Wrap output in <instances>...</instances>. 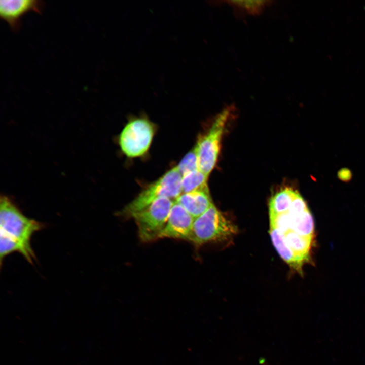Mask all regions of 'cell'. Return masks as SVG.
<instances>
[{"label":"cell","mask_w":365,"mask_h":365,"mask_svg":"<svg viewBox=\"0 0 365 365\" xmlns=\"http://www.w3.org/2000/svg\"><path fill=\"white\" fill-rule=\"evenodd\" d=\"M181 178L177 167H173L146 187L120 211L119 215L125 218H131L134 214L158 199L168 198L175 200L182 194Z\"/></svg>","instance_id":"cell-1"},{"label":"cell","mask_w":365,"mask_h":365,"mask_svg":"<svg viewBox=\"0 0 365 365\" xmlns=\"http://www.w3.org/2000/svg\"><path fill=\"white\" fill-rule=\"evenodd\" d=\"M43 227L39 222L26 217L7 196L0 198V233L16 240L33 251L30 239Z\"/></svg>","instance_id":"cell-2"},{"label":"cell","mask_w":365,"mask_h":365,"mask_svg":"<svg viewBox=\"0 0 365 365\" xmlns=\"http://www.w3.org/2000/svg\"><path fill=\"white\" fill-rule=\"evenodd\" d=\"M234 110L233 105L227 106L223 109L215 116L207 132L200 137L196 144L199 169L208 176L216 164L223 132Z\"/></svg>","instance_id":"cell-3"},{"label":"cell","mask_w":365,"mask_h":365,"mask_svg":"<svg viewBox=\"0 0 365 365\" xmlns=\"http://www.w3.org/2000/svg\"><path fill=\"white\" fill-rule=\"evenodd\" d=\"M237 231V227L213 204L194 220L190 241L202 245L212 241L227 239Z\"/></svg>","instance_id":"cell-4"},{"label":"cell","mask_w":365,"mask_h":365,"mask_svg":"<svg viewBox=\"0 0 365 365\" xmlns=\"http://www.w3.org/2000/svg\"><path fill=\"white\" fill-rule=\"evenodd\" d=\"M174 201L168 198L158 199L132 216L142 242H149L159 239Z\"/></svg>","instance_id":"cell-5"},{"label":"cell","mask_w":365,"mask_h":365,"mask_svg":"<svg viewBox=\"0 0 365 365\" xmlns=\"http://www.w3.org/2000/svg\"><path fill=\"white\" fill-rule=\"evenodd\" d=\"M155 131L154 124L148 118L141 117L131 119L119 135L121 151L129 158L144 155L151 145Z\"/></svg>","instance_id":"cell-6"},{"label":"cell","mask_w":365,"mask_h":365,"mask_svg":"<svg viewBox=\"0 0 365 365\" xmlns=\"http://www.w3.org/2000/svg\"><path fill=\"white\" fill-rule=\"evenodd\" d=\"M195 218L175 201L159 238H170L190 241Z\"/></svg>","instance_id":"cell-7"},{"label":"cell","mask_w":365,"mask_h":365,"mask_svg":"<svg viewBox=\"0 0 365 365\" xmlns=\"http://www.w3.org/2000/svg\"><path fill=\"white\" fill-rule=\"evenodd\" d=\"M44 8V3L42 1L1 0L0 16L12 30L17 32L21 28V19L25 14L31 11L40 14Z\"/></svg>","instance_id":"cell-8"},{"label":"cell","mask_w":365,"mask_h":365,"mask_svg":"<svg viewBox=\"0 0 365 365\" xmlns=\"http://www.w3.org/2000/svg\"><path fill=\"white\" fill-rule=\"evenodd\" d=\"M175 201L195 219L204 213L213 204L208 189L182 193Z\"/></svg>","instance_id":"cell-9"},{"label":"cell","mask_w":365,"mask_h":365,"mask_svg":"<svg viewBox=\"0 0 365 365\" xmlns=\"http://www.w3.org/2000/svg\"><path fill=\"white\" fill-rule=\"evenodd\" d=\"M269 232L273 244L280 256L291 268L301 273L305 263L287 245L284 234L272 228H270Z\"/></svg>","instance_id":"cell-10"},{"label":"cell","mask_w":365,"mask_h":365,"mask_svg":"<svg viewBox=\"0 0 365 365\" xmlns=\"http://www.w3.org/2000/svg\"><path fill=\"white\" fill-rule=\"evenodd\" d=\"M286 243L304 263L310 260V252L313 238L302 236L290 230L284 234Z\"/></svg>","instance_id":"cell-11"},{"label":"cell","mask_w":365,"mask_h":365,"mask_svg":"<svg viewBox=\"0 0 365 365\" xmlns=\"http://www.w3.org/2000/svg\"><path fill=\"white\" fill-rule=\"evenodd\" d=\"M233 8L236 15H260L273 1L267 0H230L225 1Z\"/></svg>","instance_id":"cell-12"},{"label":"cell","mask_w":365,"mask_h":365,"mask_svg":"<svg viewBox=\"0 0 365 365\" xmlns=\"http://www.w3.org/2000/svg\"><path fill=\"white\" fill-rule=\"evenodd\" d=\"M299 193L290 188H285L276 193L270 200L269 214L287 212Z\"/></svg>","instance_id":"cell-13"},{"label":"cell","mask_w":365,"mask_h":365,"mask_svg":"<svg viewBox=\"0 0 365 365\" xmlns=\"http://www.w3.org/2000/svg\"><path fill=\"white\" fill-rule=\"evenodd\" d=\"M13 252H19L30 263L35 259L33 251L28 250L19 242L0 233V260L1 264L7 255Z\"/></svg>","instance_id":"cell-14"},{"label":"cell","mask_w":365,"mask_h":365,"mask_svg":"<svg viewBox=\"0 0 365 365\" xmlns=\"http://www.w3.org/2000/svg\"><path fill=\"white\" fill-rule=\"evenodd\" d=\"M208 177L199 169L183 176L181 180L182 193L208 190L207 184Z\"/></svg>","instance_id":"cell-15"},{"label":"cell","mask_w":365,"mask_h":365,"mask_svg":"<svg viewBox=\"0 0 365 365\" xmlns=\"http://www.w3.org/2000/svg\"><path fill=\"white\" fill-rule=\"evenodd\" d=\"M291 216L292 217L291 230L302 236L314 237V223L309 209L300 214Z\"/></svg>","instance_id":"cell-16"},{"label":"cell","mask_w":365,"mask_h":365,"mask_svg":"<svg viewBox=\"0 0 365 365\" xmlns=\"http://www.w3.org/2000/svg\"><path fill=\"white\" fill-rule=\"evenodd\" d=\"M176 167L182 177L190 172L199 169L197 148L196 145L186 154Z\"/></svg>","instance_id":"cell-17"},{"label":"cell","mask_w":365,"mask_h":365,"mask_svg":"<svg viewBox=\"0 0 365 365\" xmlns=\"http://www.w3.org/2000/svg\"><path fill=\"white\" fill-rule=\"evenodd\" d=\"M270 228H274L285 234L291 230L292 217L289 213L269 214Z\"/></svg>","instance_id":"cell-18"}]
</instances>
